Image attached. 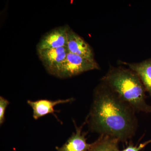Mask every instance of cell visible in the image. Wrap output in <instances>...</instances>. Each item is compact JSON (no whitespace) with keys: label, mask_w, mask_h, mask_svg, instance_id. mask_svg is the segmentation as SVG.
Listing matches in <instances>:
<instances>
[{"label":"cell","mask_w":151,"mask_h":151,"mask_svg":"<svg viewBox=\"0 0 151 151\" xmlns=\"http://www.w3.org/2000/svg\"><path fill=\"white\" fill-rule=\"evenodd\" d=\"M69 28L68 26H64L47 33L37 45V50L67 47V32Z\"/></svg>","instance_id":"5"},{"label":"cell","mask_w":151,"mask_h":151,"mask_svg":"<svg viewBox=\"0 0 151 151\" xmlns=\"http://www.w3.org/2000/svg\"><path fill=\"white\" fill-rule=\"evenodd\" d=\"M68 51L90 60H95L93 50L83 38L69 28L67 32Z\"/></svg>","instance_id":"6"},{"label":"cell","mask_w":151,"mask_h":151,"mask_svg":"<svg viewBox=\"0 0 151 151\" xmlns=\"http://www.w3.org/2000/svg\"><path fill=\"white\" fill-rule=\"evenodd\" d=\"M100 68L95 60H90L69 52L56 76L60 78H70L86 71L99 70Z\"/></svg>","instance_id":"3"},{"label":"cell","mask_w":151,"mask_h":151,"mask_svg":"<svg viewBox=\"0 0 151 151\" xmlns=\"http://www.w3.org/2000/svg\"><path fill=\"white\" fill-rule=\"evenodd\" d=\"M9 104L7 100L2 96L0 97V125H2L5 122V113L7 107Z\"/></svg>","instance_id":"11"},{"label":"cell","mask_w":151,"mask_h":151,"mask_svg":"<svg viewBox=\"0 0 151 151\" xmlns=\"http://www.w3.org/2000/svg\"><path fill=\"white\" fill-rule=\"evenodd\" d=\"M150 143H151V139L145 142L141 143L139 146H134L133 144H130L129 146L123 150L120 151L119 150L118 151H140Z\"/></svg>","instance_id":"12"},{"label":"cell","mask_w":151,"mask_h":151,"mask_svg":"<svg viewBox=\"0 0 151 151\" xmlns=\"http://www.w3.org/2000/svg\"><path fill=\"white\" fill-rule=\"evenodd\" d=\"M101 81L136 112L151 113L146 102V92L139 76L131 69L111 66Z\"/></svg>","instance_id":"2"},{"label":"cell","mask_w":151,"mask_h":151,"mask_svg":"<svg viewBox=\"0 0 151 151\" xmlns=\"http://www.w3.org/2000/svg\"><path fill=\"white\" fill-rule=\"evenodd\" d=\"M39 56L49 73L56 76L68 51L67 47L37 50Z\"/></svg>","instance_id":"4"},{"label":"cell","mask_w":151,"mask_h":151,"mask_svg":"<svg viewBox=\"0 0 151 151\" xmlns=\"http://www.w3.org/2000/svg\"><path fill=\"white\" fill-rule=\"evenodd\" d=\"M74 124L75 132L73 133L62 147H56L57 151H86L92 147V143L86 142V133L82 132L84 124L80 127H77L75 123Z\"/></svg>","instance_id":"8"},{"label":"cell","mask_w":151,"mask_h":151,"mask_svg":"<svg viewBox=\"0 0 151 151\" xmlns=\"http://www.w3.org/2000/svg\"><path fill=\"white\" fill-rule=\"evenodd\" d=\"M73 100V98L56 100L41 99L35 101L28 100L27 103L32 108L33 117L37 120L49 114H53L57 118L56 115L55 114V111L54 107L59 104L71 103Z\"/></svg>","instance_id":"7"},{"label":"cell","mask_w":151,"mask_h":151,"mask_svg":"<svg viewBox=\"0 0 151 151\" xmlns=\"http://www.w3.org/2000/svg\"><path fill=\"white\" fill-rule=\"evenodd\" d=\"M136 112L111 89L100 82L94 89L86 122L89 130L100 136H109L126 142L136 134Z\"/></svg>","instance_id":"1"},{"label":"cell","mask_w":151,"mask_h":151,"mask_svg":"<svg viewBox=\"0 0 151 151\" xmlns=\"http://www.w3.org/2000/svg\"><path fill=\"white\" fill-rule=\"evenodd\" d=\"M121 63L127 65L134 71L139 78L146 92L151 97V58L137 63H129L121 61Z\"/></svg>","instance_id":"9"},{"label":"cell","mask_w":151,"mask_h":151,"mask_svg":"<svg viewBox=\"0 0 151 151\" xmlns=\"http://www.w3.org/2000/svg\"><path fill=\"white\" fill-rule=\"evenodd\" d=\"M119 142V141L115 138L101 135L92 143L91 147L86 151H118Z\"/></svg>","instance_id":"10"}]
</instances>
